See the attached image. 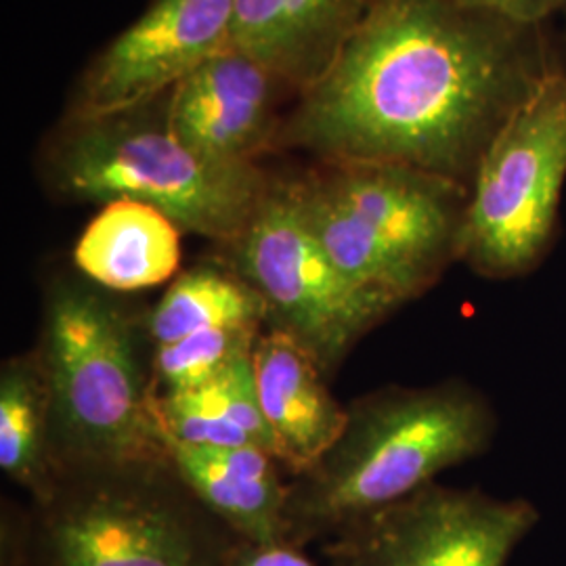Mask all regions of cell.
<instances>
[{
	"label": "cell",
	"mask_w": 566,
	"mask_h": 566,
	"mask_svg": "<svg viewBox=\"0 0 566 566\" xmlns=\"http://www.w3.org/2000/svg\"><path fill=\"white\" fill-rule=\"evenodd\" d=\"M263 332L261 327H217L156 346L154 378L158 395L208 385L227 367L250 357Z\"/></svg>",
	"instance_id": "obj_18"
},
{
	"label": "cell",
	"mask_w": 566,
	"mask_h": 566,
	"mask_svg": "<svg viewBox=\"0 0 566 566\" xmlns=\"http://www.w3.org/2000/svg\"><path fill=\"white\" fill-rule=\"evenodd\" d=\"M39 168L57 200L147 203L219 245L242 233L271 181L259 164L212 163L189 149L168 124L166 95L112 116L63 120Z\"/></svg>",
	"instance_id": "obj_5"
},
{
	"label": "cell",
	"mask_w": 566,
	"mask_h": 566,
	"mask_svg": "<svg viewBox=\"0 0 566 566\" xmlns=\"http://www.w3.org/2000/svg\"><path fill=\"white\" fill-rule=\"evenodd\" d=\"M252 367L275 458L296 476L336 443L348 407L332 395L329 378L308 350L282 332L264 329L252 350Z\"/></svg>",
	"instance_id": "obj_12"
},
{
	"label": "cell",
	"mask_w": 566,
	"mask_h": 566,
	"mask_svg": "<svg viewBox=\"0 0 566 566\" xmlns=\"http://www.w3.org/2000/svg\"><path fill=\"white\" fill-rule=\"evenodd\" d=\"M261 296L266 327L308 350L327 378L369 332L399 308L350 282L329 259L304 212L298 177H273L242 233L221 245Z\"/></svg>",
	"instance_id": "obj_7"
},
{
	"label": "cell",
	"mask_w": 566,
	"mask_h": 566,
	"mask_svg": "<svg viewBox=\"0 0 566 566\" xmlns=\"http://www.w3.org/2000/svg\"><path fill=\"white\" fill-rule=\"evenodd\" d=\"M566 182V65L506 122L470 185L462 256L491 282L523 280L560 235Z\"/></svg>",
	"instance_id": "obj_8"
},
{
	"label": "cell",
	"mask_w": 566,
	"mask_h": 566,
	"mask_svg": "<svg viewBox=\"0 0 566 566\" xmlns=\"http://www.w3.org/2000/svg\"><path fill=\"white\" fill-rule=\"evenodd\" d=\"M470 9L486 11L506 20L547 25L558 15H566V0H455Z\"/></svg>",
	"instance_id": "obj_20"
},
{
	"label": "cell",
	"mask_w": 566,
	"mask_h": 566,
	"mask_svg": "<svg viewBox=\"0 0 566 566\" xmlns=\"http://www.w3.org/2000/svg\"><path fill=\"white\" fill-rule=\"evenodd\" d=\"M0 470L30 493L51 495L57 470L51 453V395L36 348L13 355L0 367Z\"/></svg>",
	"instance_id": "obj_16"
},
{
	"label": "cell",
	"mask_w": 566,
	"mask_h": 566,
	"mask_svg": "<svg viewBox=\"0 0 566 566\" xmlns=\"http://www.w3.org/2000/svg\"><path fill=\"white\" fill-rule=\"evenodd\" d=\"M346 424L322 460L290 476L285 542L325 544L401 502L453 465L483 458L500 418L464 378L426 386H382L353 399Z\"/></svg>",
	"instance_id": "obj_2"
},
{
	"label": "cell",
	"mask_w": 566,
	"mask_h": 566,
	"mask_svg": "<svg viewBox=\"0 0 566 566\" xmlns=\"http://www.w3.org/2000/svg\"><path fill=\"white\" fill-rule=\"evenodd\" d=\"M2 514V566H227L243 537L170 460L65 470L51 495Z\"/></svg>",
	"instance_id": "obj_4"
},
{
	"label": "cell",
	"mask_w": 566,
	"mask_h": 566,
	"mask_svg": "<svg viewBox=\"0 0 566 566\" xmlns=\"http://www.w3.org/2000/svg\"><path fill=\"white\" fill-rule=\"evenodd\" d=\"M563 65L547 25L455 0H371L280 143L324 164H397L470 187L497 133Z\"/></svg>",
	"instance_id": "obj_1"
},
{
	"label": "cell",
	"mask_w": 566,
	"mask_h": 566,
	"mask_svg": "<svg viewBox=\"0 0 566 566\" xmlns=\"http://www.w3.org/2000/svg\"><path fill=\"white\" fill-rule=\"evenodd\" d=\"M227 566H319L315 565L304 547L292 544H254L242 539L231 552Z\"/></svg>",
	"instance_id": "obj_21"
},
{
	"label": "cell",
	"mask_w": 566,
	"mask_h": 566,
	"mask_svg": "<svg viewBox=\"0 0 566 566\" xmlns=\"http://www.w3.org/2000/svg\"><path fill=\"white\" fill-rule=\"evenodd\" d=\"M280 86L261 63L229 46L166 95V118L189 149L212 163L259 164L282 137Z\"/></svg>",
	"instance_id": "obj_11"
},
{
	"label": "cell",
	"mask_w": 566,
	"mask_h": 566,
	"mask_svg": "<svg viewBox=\"0 0 566 566\" xmlns=\"http://www.w3.org/2000/svg\"><path fill=\"white\" fill-rule=\"evenodd\" d=\"M181 229L147 203H105L74 248V266L105 290L128 294L156 287L177 275Z\"/></svg>",
	"instance_id": "obj_15"
},
{
	"label": "cell",
	"mask_w": 566,
	"mask_h": 566,
	"mask_svg": "<svg viewBox=\"0 0 566 566\" xmlns=\"http://www.w3.org/2000/svg\"><path fill=\"white\" fill-rule=\"evenodd\" d=\"M304 212L344 275L395 308L462 256L470 187L397 164H324L298 177Z\"/></svg>",
	"instance_id": "obj_6"
},
{
	"label": "cell",
	"mask_w": 566,
	"mask_h": 566,
	"mask_svg": "<svg viewBox=\"0 0 566 566\" xmlns=\"http://www.w3.org/2000/svg\"><path fill=\"white\" fill-rule=\"evenodd\" d=\"M168 460L203 506L240 537L254 544H287L290 474L271 451L168 441Z\"/></svg>",
	"instance_id": "obj_14"
},
{
	"label": "cell",
	"mask_w": 566,
	"mask_h": 566,
	"mask_svg": "<svg viewBox=\"0 0 566 566\" xmlns=\"http://www.w3.org/2000/svg\"><path fill=\"white\" fill-rule=\"evenodd\" d=\"M217 327H266L261 296L221 259L185 269L147 311L156 346Z\"/></svg>",
	"instance_id": "obj_17"
},
{
	"label": "cell",
	"mask_w": 566,
	"mask_h": 566,
	"mask_svg": "<svg viewBox=\"0 0 566 566\" xmlns=\"http://www.w3.org/2000/svg\"><path fill=\"white\" fill-rule=\"evenodd\" d=\"M200 403L238 426L250 437V441L275 455V446L269 424L264 420L263 407L256 390V378L252 367V355L227 367L221 376L208 385L189 390Z\"/></svg>",
	"instance_id": "obj_19"
},
{
	"label": "cell",
	"mask_w": 566,
	"mask_h": 566,
	"mask_svg": "<svg viewBox=\"0 0 566 566\" xmlns=\"http://www.w3.org/2000/svg\"><path fill=\"white\" fill-rule=\"evenodd\" d=\"M51 395L57 476L91 465L168 460L147 311L78 271L49 275L34 344Z\"/></svg>",
	"instance_id": "obj_3"
},
{
	"label": "cell",
	"mask_w": 566,
	"mask_h": 566,
	"mask_svg": "<svg viewBox=\"0 0 566 566\" xmlns=\"http://www.w3.org/2000/svg\"><path fill=\"white\" fill-rule=\"evenodd\" d=\"M539 523L525 497L430 483L322 544L329 566H506Z\"/></svg>",
	"instance_id": "obj_9"
},
{
	"label": "cell",
	"mask_w": 566,
	"mask_h": 566,
	"mask_svg": "<svg viewBox=\"0 0 566 566\" xmlns=\"http://www.w3.org/2000/svg\"><path fill=\"white\" fill-rule=\"evenodd\" d=\"M563 49H565V65H566V34H565V42H563Z\"/></svg>",
	"instance_id": "obj_22"
},
{
	"label": "cell",
	"mask_w": 566,
	"mask_h": 566,
	"mask_svg": "<svg viewBox=\"0 0 566 566\" xmlns=\"http://www.w3.org/2000/svg\"><path fill=\"white\" fill-rule=\"evenodd\" d=\"M231 21L233 0H151L86 67L65 120L112 116L168 95L231 46Z\"/></svg>",
	"instance_id": "obj_10"
},
{
	"label": "cell",
	"mask_w": 566,
	"mask_h": 566,
	"mask_svg": "<svg viewBox=\"0 0 566 566\" xmlns=\"http://www.w3.org/2000/svg\"><path fill=\"white\" fill-rule=\"evenodd\" d=\"M371 0H233L231 49L303 93L336 60Z\"/></svg>",
	"instance_id": "obj_13"
}]
</instances>
